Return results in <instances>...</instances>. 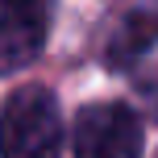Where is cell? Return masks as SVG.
<instances>
[{
	"label": "cell",
	"mask_w": 158,
	"mask_h": 158,
	"mask_svg": "<svg viewBox=\"0 0 158 158\" xmlns=\"http://www.w3.org/2000/svg\"><path fill=\"white\" fill-rule=\"evenodd\" d=\"M63 112L46 83H25L0 104V158H63Z\"/></svg>",
	"instance_id": "obj_1"
},
{
	"label": "cell",
	"mask_w": 158,
	"mask_h": 158,
	"mask_svg": "<svg viewBox=\"0 0 158 158\" xmlns=\"http://www.w3.org/2000/svg\"><path fill=\"white\" fill-rule=\"evenodd\" d=\"M142 146H146L142 117L121 100L83 104L71 121L75 158H142Z\"/></svg>",
	"instance_id": "obj_2"
},
{
	"label": "cell",
	"mask_w": 158,
	"mask_h": 158,
	"mask_svg": "<svg viewBox=\"0 0 158 158\" xmlns=\"http://www.w3.org/2000/svg\"><path fill=\"white\" fill-rule=\"evenodd\" d=\"M58 0H0V75L21 71L46 50Z\"/></svg>",
	"instance_id": "obj_3"
},
{
	"label": "cell",
	"mask_w": 158,
	"mask_h": 158,
	"mask_svg": "<svg viewBox=\"0 0 158 158\" xmlns=\"http://www.w3.org/2000/svg\"><path fill=\"white\" fill-rule=\"evenodd\" d=\"M158 46V0H137L125 17H121L117 33L108 42V67H129L142 54H150Z\"/></svg>",
	"instance_id": "obj_4"
},
{
	"label": "cell",
	"mask_w": 158,
	"mask_h": 158,
	"mask_svg": "<svg viewBox=\"0 0 158 158\" xmlns=\"http://www.w3.org/2000/svg\"><path fill=\"white\" fill-rule=\"evenodd\" d=\"M133 92H137L133 100H142V104H146V117L158 121V63H150L142 75L133 79Z\"/></svg>",
	"instance_id": "obj_5"
}]
</instances>
